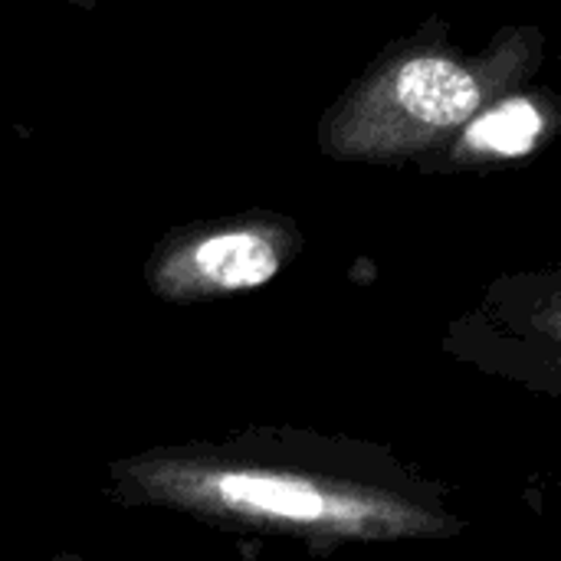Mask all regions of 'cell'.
I'll return each instance as SVG.
<instances>
[{"mask_svg": "<svg viewBox=\"0 0 561 561\" xmlns=\"http://www.w3.org/2000/svg\"><path fill=\"white\" fill-rule=\"evenodd\" d=\"M302 247V227L266 207L194 220L158 237L145 260V286L178 306L230 299L270 286Z\"/></svg>", "mask_w": 561, "mask_h": 561, "instance_id": "obj_3", "label": "cell"}, {"mask_svg": "<svg viewBox=\"0 0 561 561\" xmlns=\"http://www.w3.org/2000/svg\"><path fill=\"white\" fill-rule=\"evenodd\" d=\"M49 561H95V559H85V556H79V552H56Z\"/></svg>", "mask_w": 561, "mask_h": 561, "instance_id": "obj_6", "label": "cell"}, {"mask_svg": "<svg viewBox=\"0 0 561 561\" xmlns=\"http://www.w3.org/2000/svg\"><path fill=\"white\" fill-rule=\"evenodd\" d=\"M559 270L496 279L486 296L444 332V352L480 371L513 378L549 398L561 371Z\"/></svg>", "mask_w": 561, "mask_h": 561, "instance_id": "obj_4", "label": "cell"}, {"mask_svg": "<svg viewBox=\"0 0 561 561\" xmlns=\"http://www.w3.org/2000/svg\"><path fill=\"white\" fill-rule=\"evenodd\" d=\"M561 105L549 89H516L480 112L444 151L417 164L421 171L457 174L486 171L536 158L559 131Z\"/></svg>", "mask_w": 561, "mask_h": 561, "instance_id": "obj_5", "label": "cell"}, {"mask_svg": "<svg viewBox=\"0 0 561 561\" xmlns=\"http://www.w3.org/2000/svg\"><path fill=\"white\" fill-rule=\"evenodd\" d=\"M125 510H161L214 529L335 546L440 542L467 533L450 486L391 447L289 424L158 444L105 463Z\"/></svg>", "mask_w": 561, "mask_h": 561, "instance_id": "obj_1", "label": "cell"}, {"mask_svg": "<svg viewBox=\"0 0 561 561\" xmlns=\"http://www.w3.org/2000/svg\"><path fill=\"white\" fill-rule=\"evenodd\" d=\"M542 59L546 33L533 23L500 26L470 53L434 16L388 43L322 112L319 151L352 164H424L493 102L533 85Z\"/></svg>", "mask_w": 561, "mask_h": 561, "instance_id": "obj_2", "label": "cell"}]
</instances>
